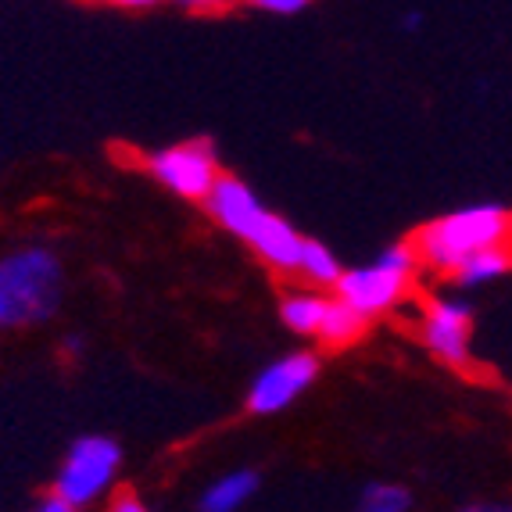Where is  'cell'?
Wrapping results in <instances>:
<instances>
[{"label": "cell", "mask_w": 512, "mask_h": 512, "mask_svg": "<svg viewBox=\"0 0 512 512\" xmlns=\"http://www.w3.org/2000/svg\"><path fill=\"white\" fill-rule=\"evenodd\" d=\"M65 294V269L51 248H18L0 255V326L51 323Z\"/></svg>", "instance_id": "6da1fadb"}, {"label": "cell", "mask_w": 512, "mask_h": 512, "mask_svg": "<svg viewBox=\"0 0 512 512\" xmlns=\"http://www.w3.org/2000/svg\"><path fill=\"white\" fill-rule=\"evenodd\" d=\"M509 237L512 215L502 205H466L412 233V248L419 255V265L452 276L466 258L491 248H505Z\"/></svg>", "instance_id": "7a4b0ae2"}, {"label": "cell", "mask_w": 512, "mask_h": 512, "mask_svg": "<svg viewBox=\"0 0 512 512\" xmlns=\"http://www.w3.org/2000/svg\"><path fill=\"white\" fill-rule=\"evenodd\" d=\"M416 269H419L416 248H412V240H402V244H391V248L380 251L376 262L359 265V269H344L333 298L344 301L351 312H359L369 323L376 316H387L405 298Z\"/></svg>", "instance_id": "3957f363"}, {"label": "cell", "mask_w": 512, "mask_h": 512, "mask_svg": "<svg viewBox=\"0 0 512 512\" xmlns=\"http://www.w3.org/2000/svg\"><path fill=\"white\" fill-rule=\"evenodd\" d=\"M122 473V448L119 441H111L104 434H86L69 444V452L61 459L58 473H54L51 495L61 498L72 509H90L101 502L111 487L119 484Z\"/></svg>", "instance_id": "277c9868"}, {"label": "cell", "mask_w": 512, "mask_h": 512, "mask_svg": "<svg viewBox=\"0 0 512 512\" xmlns=\"http://www.w3.org/2000/svg\"><path fill=\"white\" fill-rule=\"evenodd\" d=\"M144 169L176 197L201 201V205H205V197L212 194L215 183L222 180L219 151H215V144L208 137L158 147V151H151L144 158Z\"/></svg>", "instance_id": "5b68a950"}, {"label": "cell", "mask_w": 512, "mask_h": 512, "mask_svg": "<svg viewBox=\"0 0 512 512\" xmlns=\"http://www.w3.org/2000/svg\"><path fill=\"white\" fill-rule=\"evenodd\" d=\"M319 355L316 351H287L273 359L248 387V412L251 416H280L291 409L301 394L319 380Z\"/></svg>", "instance_id": "8992f818"}, {"label": "cell", "mask_w": 512, "mask_h": 512, "mask_svg": "<svg viewBox=\"0 0 512 512\" xmlns=\"http://www.w3.org/2000/svg\"><path fill=\"white\" fill-rule=\"evenodd\" d=\"M419 337L434 359L444 366H470V337H473V305L462 298H434L423 312Z\"/></svg>", "instance_id": "52a82bcc"}, {"label": "cell", "mask_w": 512, "mask_h": 512, "mask_svg": "<svg viewBox=\"0 0 512 512\" xmlns=\"http://www.w3.org/2000/svg\"><path fill=\"white\" fill-rule=\"evenodd\" d=\"M205 212L212 215L215 226H222L226 233H233L244 244H255V237L262 233V226L269 222V208L258 201V194L240 180V176H230L222 172V180L212 187V194L205 197Z\"/></svg>", "instance_id": "ba28073f"}, {"label": "cell", "mask_w": 512, "mask_h": 512, "mask_svg": "<svg viewBox=\"0 0 512 512\" xmlns=\"http://www.w3.org/2000/svg\"><path fill=\"white\" fill-rule=\"evenodd\" d=\"M258 258H262L273 273L280 276H298V265H301V251H305V237L294 230L291 222L283 219V215H269V222L262 226V233L255 237L251 244Z\"/></svg>", "instance_id": "9c48e42d"}, {"label": "cell", "mask_w": 512, "mask_h": 512, "mask_svg": "<svg viewBox=\"0 0 512 512\" xmlns=\"http://www.w3.org/2000/svg\"><path fill=\"white\" fill-rule=\"evenodd\" d=\"M262 477L255 470H230L215 477L197 498V512H240L258 495Z\"/></svg>", "instance_id": "30bf717a"}, {"label": "cell", "mask_w": 512, "mask_h": 512, "mask_svg": "<svg viewBox=\"0 0 512 512\" xmlns=\"http://www.w3.org/2000/svg\"><path fill=\"white\" fill-rule=\"evenodd\" d=\"M326 308H330V298H326L323 291L298 287V291H287L280 298V319H283V326L291 333H298V337H319Z\"/></svg>", "instance_id": "8fae6325"}, {"label": "cell", "mask_w": 512, "mask_h": 512, "mask_svg": "<svg viewBox=\"0 0 512 512\" xmlns=\"http://www.w3.org/2000/svg\"><path fill=\"white\" fill-rule=\"evenodd\" d=\"M298 276L312 287V291H326V287L337 291V283H341V276H344V265H341V258H337V251L326 248L323 240L305 237Z\"/></svg>", "instance_id": "7c38bea8"}, {"label": "cell", "mask_w": 512, "mask_h": 512, "mask_svg": "<svg viewBox=\"0 0 512 512\" xmlns=\"http://www.w3.org/2000/svg\"><path fill=\"white\" fill-rule=\"evenodd\" d=\"M512 269V251L509 248H491V251H480V255L466 258L452 273L455 287H484V283H495L502 280L505 273Z\"/></svg>", "instance_id": "4fadbf2b"}, {"label": "cell", "mask_w": 512, "mask_h": 512, "mask_svg": "<svg viewBox=\"0 0 512 512\" xmlns=\"http://www.w3.org/2000/svg\"><path fill=\"white\" fill-rule=\"evenodd\" d=\"M366 319L359 316V312H351L344 301L330 298V308H326V319L323 326H319V337L316 341L323 344V348H348V344H355L366 333Z\"/></svg>", "instance_id": "5bb4252c"}, {"label": "cell", "mask_w": 512, "mask_h": 512, "mask_svg": "<svg viewBox=\"0 0 512 512\" xmlns=\"http://www.w3.org/2000/svg\"><path fill=\"white\" fill-rule=\"evenodd\" d=\"M412 495L402 484H369L362 487V495L355 498L351 512H409Z\"/></svg>", "instance_id": "9a60e30c"}, {"label": "cell", "mask_w": 512, "mask_h": 512, "mask_svg": "<svg viewBox=\"0 0 512 512\" xmlns=\"http://www.w3.org/2000/svg\"><path fill=\"white\" fill-rule=\"evenodd\" d=\"M255 11H265V15H280V18H291L308 11V0H258Z\"/></svg>", "instance_id": "2e32d148"}, {"label": "cell", "mask_w": 512, "mask_h": 512, "mask_svg": "<svg viewBox=\"0 0 512 512\" xmlns=\"http://www.w3.org/2000/svg\"><path fill=\"white\" fill-rule=\"evenodd\" d=\"M108 512H151L144 505V498L137 495V491H119V495L111 498Z\"/></svg>", "instance_id": "e0dca14e"}, {"label": "cell", "mask_w": 512, "mask_h": 512, "mask_svg": "<svg viewBox=\"0 0 512 512\" xmlns=\"http://www.w3.org/2000/svg\"><path fill=\"white\" fill-rule=\"evenodd\" d=\"M33 512H76V509H72V505H65L61 498L47 495V498H40V502H36Z\"/></svg>", "instance_id": "ac0fdd59"}, {"label": "cell", "mask_w": 512, "mask_h": 512, "mask_svg": "<svg viewBox=\"0 0 512 512\" xmlns=\"http://www.w3.org/2000/svg\"><path fill=\"white\" fill-rule=\"evenodd\" d=\"M455 512H512V505H502V502H473V505H462Z\"/></svg>", "instance_id": "d6986e66"}, {"label": "cell", "mask_w": 512, "mask_h": 512, "mask_svg": "<svg viewBox=\"0 0 512 512\" xmlns=\"http://www.w3.org/2000/svg\"><path fill=\"white\" fill-rule=\"evenodd\" d=\"M402 29H405V33H416V29H419V15H416V11H412V15H405Z\"/></svg>", "instance_id": "ffe728a7"}, {"label": "cell", "mask_w": 512, "mask_h": 512, "mask_svg": "<svg viewBox=\"0 0 512 512\" xmlns=\"http://www.w3.org/2000/svg\"><path fill=\"white\" fill-rule=\"evenodd\" d=\"M65 348H69L72 355H76V351H83V344H79V337H69V341H65Z\"/></svg>", "instance_id": "44dd1931"}]
</instances>
